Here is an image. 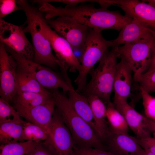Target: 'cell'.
<instances>
[{
  "mask_svg": "<svg viewBox=\"0 0 155 155\" xmlns=\"http://www.w3.org/2000/svg\"><path fill=\"white\" fill-rule=\"evenodd\" d=\"M45 14L46 19L61 16L70 17L89 28L100 32L106 29L121 30L133 20L118 11L96 8L90 5L62 7L51 5Z\"/></svg>",
  "mask_w": 155,
  "mask_h": 155,
  "instance_id": "6da1fadb",
  "label": "cell"
},
{
  "mask_svg": "<svg viewBox=\"0 0 155 155\" xmlns=\"http://www.w3.org/2000/svg\"><path fill=\"white\" fill-rule=\"evenodd\" d=\"M49 91L54 100L55 108L70 131L75 146L106 151V146L93 129L75 111L68 97L59 88Z\"/></svg>",
  "mask_w": 155,
  "mask_h": 155,
  "instance_id": "7a4b0ae2",
  "label": "cell"
},
{
  "mask_svg": "<svg viewBox=\"0 0 155 155\" xmlns=\"http://www.w3.org/2000/svg\"><path fill=\"white\" fill-rule=\"evenodd\" d=\"M16 1L26 16L23 30L31 37L34 53L33 61L53 69L60 67V63L53 54L51 44L41 30L39 19L40 11L26 0Z\"/></svg>",
  "mask_w": 155,
  "mask_h": 155,
  "instance_id": "3957f363",
  "label": "cell"
},
{
  "mask_svg": "<svg viewBox=\"0 0 155 155\" xmlns=\"http://www.w3.org/2000/svg\"><path fill=\"white\" fill-rule=\"evenodd\" d=\"M117 58L113 47L106 52L97 67L92 68L89 72L91 79L83 90V95L86 96L90 95L96 96L107 104L111 102Z\"/></svg>",
  "mask_w": 155,
  "mask_h": 155,
  "instance_id": "277c9868",
  "label": "cell"
},
{
  "mask_svg": "<svg viewBox=\"0 0 155 155\" xmlns=\"http://www.w3.org/2000/svg\"><path fill=\"white\" fill-rule=\"evenodd\" d=\"M112 40H107L102 36L101 32L89 28L87 38L79 61L81 65L78 74L74 81L77 86L76 90L80 93L86 85L87 76L91 69L99 61L109 47Z\"/></svg>",
  "mask_w": 155,
  "mask_h": 155,
  "instance_id": "5b68a950",
  "label": "cell"
},
{
  "mask_svg": "<svg viewBox=\"0 0 155 155\" xmlns=\"http://www.w3.org/2000/svg\"><path fill=\"white\" fill-rule=\"evenodd\" d=\"M41 30L49 41L55 56L60 64V69L62 75L66 80L70 79L67 74L69 69L71 72H78L81 67L79 59L69 42L59 35L46 22L43 13L40 11L39 16Z\"/></svg>",
  "mask_w": 155,
  "mask_h": 155,
  "instance_id": "8992f818",
  "label": "cell"
},
{
  "mask_svg": "<svg viewBox=\"0 0 155 155\" xmlns=\"http://www.w3.org/2000/svg\"><path fill=\"white\" fill-rule=\"evenodd\" d=\"M153 40L113 47L117 58L123 60L131 69L134 80L149 67L152 56Z\"/></svg>",
  "mask_w": 155,
  "mask_h": 155,
  "instance_id": "52a82bcc",
  "label": "cell"
},
{
  "mask_svg": "<svg viewBox=\"0 0 155 155\" xmlns=\"http://www.w3.org/2000/svg\"><path fill=\"white\" fill-rule=\"evenodd\" d=\"M8 52L16 60L17 64L31 73L44 88L50 90L61 88L64 92L74 89L63 77L51 68L25 59L11 49L9 50Z\"/></svg>",
  "mask_w": 155,
  "mask_h": 155,
  "instance_id": "ba28073f",
  "label": "cell"
},
{
  "mask_svg": "<svg viewBox=\"0 0 155 155\" xmlns=\"http://www.w3.org/2000/svg\"><path fill=\"white\" fill-rule=\"evenodd\" d=\"M45 20L51 28L69 42L73 50L80 51L82 53L88 27L67 16Z\"/></svg>",
  "mask_w": 155,
  "mask_h": 155,
  "instance_id": "9c48e42d",
  "label": "cell"
},
{
  "mask_svg": "<svg viewBox=\"0 0 155 155\" xmlns=\"http://www.w3.org/2000/svg\"><path fill=\"white\" fill-rule=\"evenodd\" d=\"M0 41L5 46L22 57L33 61V46L25 34L23 26L16 25L0 18Z\"/></svg>",
  "mask_w": 155,
  "mask_h": 155,
  "instance_id": "30bf717a",
  "label": "cell"
},
{
  "mask_svg": "<svg viewBox=\"0 0 155 155\" xmlns=\"http://www.w3.org/2000/svg\"><path fill=\"white\" fill-rule=\"evenodd\" d=\"M17 63L0 42V96L9 103L13 102L17 94Z\"/></svg>",
  "mask_w": 155,
  "mask_h": 155,
  "instance_id": "8fae6325",
  "label": "cell"
},
{
  "mask_svg": "<svg viewBox=\"0 0 155 155\" xmlns=\"http://www.w3.org/2000/svg\"><path fill=\"white\" fill-rule=\"evenodd\" d=\"M48 138L46 141L59 155H72L75 144L69 129L55 108L49 127Z\"/></svg>",
  "mask_w": 155,
  "mask_h": 155,
  "instance_id": "7c38bea8",
  "label": "cell"
},
{
  "mask_svg": "<svg viewBox=\"0 0 155 155\" xmlns=\"http://www.w3.org/2000/svg\"><path fill=\"white\" fill-rule=\"evenodd\" d=\"M120 7L126 16L135 19L147 28L155 31V7L142 1L136 0H108Z\"/></svg>",
  "mask_w": 155,
  "mask_h": 155,
  "instance_id": "4fadbf2b",
  "label": "cell"
},
{
  "mask_svg": "<svg viewBox=\"0 0 155 155\" xmlns=\"http://www.w3.org/2000/svg\"><path fill=\"white\" fill-rule=\"evenodd\" d=\"M13 106L20 117L48 131L55 109L53 98L44 104L31 108L25 107L16 103H13Z\"/></svg>",
  "mask_w": 155,
  "mask_h": 155,
  "instance_id": "5bb4252c",
  "label": "cell"
},
{
  "mask_svg": "<svg viewBox=\"0 0 155 155\" xmlns=\"http://www.w3.org/2000/svg\"><path fill=\"white\" fill-rule=\"evenodd\" d=\"M155 37V31L145 26L138 20L133 19L121 30L118 36L112 40L111 47L119 45L146 42Z\"/></svg>",
  "mask_w": 155,
  "mask_h": 155,
  "instance_id": "9a60e30c",
  "label": "cell"
},
{
  "mask_svg": "<svg viewBox=\"0 0 155 155\" xmlns=\"http://www.w3.org/2000/svg\"><path fill=\"white\" fill-rule=\"evenodd\" d=\"M113 103L123 115L129 128L135 137L141 138L151 136L148 118L136 111L127 101H118Z\"/></svg>",
  "mask_w": 155,
  "mask_h": 155,
  "instance_id": "2e32d148",
  "label": "cell"
},
{
  "mask_svg": "<svg viewBox=\"0 0 155 155\" xmlns=\"http://www.w3.org/2000/svg\"><path fill=\"white\" fill-rule=\"evenodd\" d=\"M105 142L108 151L115 155H142L144 151L135 137L128 133L109 131Z\"/></svg>",
  "mask_w": 155,
  "mask_h": 155,
  "instance_id": "e0dca14e",
  "label": "cell"
},
{
  "mask_svg": "<svg viewBox=\"0 0 155 155\" xmlns=\"http://www.w3.org/2000/svg\"><path fill=\"white\" fill-rule=\"evenodd\" d=\"M132 70L123 59L118 63L113 84L114 96L113 102L127 101L131 95Z\"/></svg>",
  "mask_w": 155,
  "mask_h": 155,
  "instance_id": "ac0fdd59",
  "label": "cell"
},
{
  "mask_svg": "<svg viewBox=\"0 0 155 155\" xmlns=\"http://www.w3.org/2000/svg\"><path fill=\"white\" fill-rule=\"evenodd\" d=\"M86 97L92 111L96 133L104 143L109 132L108 124L106 120V106L96 96L90 95Z\"/></svg>",
  "mask_w": 155,
  "mask_h": 155,
  "instance_id": "d6986e66",
  "label": "cell"
},
{
  "mask_svg": "<svg viewBox=\"0 0 155 155\" xmlns=\"http://www.w3.org/2000/svg\"><path fill=\"white\" fill-rule=\"evenodd\" d=\"M67 92L69 101L75 111L96 133L92 111L87 97L74 89Z\"/></svg>",
  "mask_w": 155,
  "mask_h": 155,
  "instance_id": "ffe728a7",
  "label": "cell"
},
{
  "mask_svg": "<svg viewBox=\"0 0 155 155\" xmlns=\"http://www.w3.org/2000/svg\"><path fill=\"white\" fill-rule=\"evenodd\" d=\"M17 64L16 71L17 93L25 92H42L47 90L40 85L31 73Z\"/></svg>",
  "mask_w": 155,
  "mask_h": 155,
  "instance_id": "44dd1931",
  "label": "cell"
},
{
  "mask_svg": "<svg viewBox=\"0 0 155 155\" xmlns=\"http://www.w3.org/2000/svg\"><path fill=\"white\" fill-rule=\"evenodd\" d=\"M53 98L48 90L42 92H22L17 93L13 102L29 108L44 104Z\"/></svg>",
  "mask_w": 155,
  "mask_h": 155,
  "instance_id": "7402d4cb",
  "label": "cell"
},
{
  "mask_svg": "<svg viewBox=\"0 0 155 155\" xmlns=\"http://www.w3.org/2000/svg\"><path fill=\"white\" fill-rule=\"evenodd\" d=\"M10 122L0 123V142L1 144L23 142L24 123Z\"/></svg>",
  "mask_w": 155,
  "mask_h": 155,
  "instance_id": "603a6c76",
  "label": "cell"
},
{
  "mask_svg": "<svg viewBox=\"0 0 155 155\" xmlns=\"http://www.w3.org/2000/svg\"><path fill=\"white\" fill-rule=\"evenodd\" d=\"M106 119L109 131L117 133H128L129 127L123 115L111 102L107 104Z\"/></svg>",
  "mask_w": 155,
  "mask_h": 155,
  "instance_id": "cb8c5ba5",
  "label": "cell"
},
{
  "mask_svg": "<svg viewBox=\"0 0 155 155\" xmlns=\"http://www.w3.org/2000/svg\"><path fill=\"white\" fill-rule=\"evenodd\" d=\"M41 143L26 141L1 144L0 155H26Z\"/></svg>",
  "mask_w": 155,
  "mask_h": 155,
  "instance_id": "d4e9b609",
  "label": "cell"
},
{
  "mask_svg": "<svg viewBox=\"0 0 155 155\" xmlns=\"http://www.w3.org/2000/svg\"><path fill=\"white\" fill-rule=\"evenodd\" d=\"M48 138L47 131L41 127L29 122L24 123L23 141H30L40 143Z\"/></svg>",
  "mask_w": 155,
  "mask_h": 155,
  "instance_id": "484cf974",
  "label": "cell"
},
{
  "mask_svg": "<svg viewBox=\"0 0 155 155\" xmlns=\"http://www.w3.org/2000/svg\"><path fill=\"white\" fill-rule=\"evenodd\" d=\"M18 112L9 103L0 98V123L22 122Z\"/></svg>",
  "mask_w": 155,
  "mask_h": 155,
  "instance_id": "4316f807",
  "label": "cell"
},
{
  "mask_svg": "<svg viewBox=\"0 0 155 155\" xmlns=\"http://www.w3.org/2000/svg\"><path fill=\"white\" fill-rule=\"evenodd\" d=\"M141 87L149 93L155 92V69L147 71L134 80Z\"/></svg>",
  "mask_w": 155,
  "mask_h": 155,
  "instance_id": "83f0119b",
  "label": "cell"
},
{
  "mask_svg": "<svg viewBox=\"0 0 155 155\" xmlns=\"http://www.w3.org/2000/svg\"><path fill=\"white\" fill-rule=\"evenodd\" d=\"M139 89L146 116L155 121V97L150 95L141 87Z\"/></svg>",
  "mask_w": 155,
  "mask_h": 155,
  "instance_id": "f1b7e54d",
  "label": "cell"
},
{
  "mask_svg": "<svg viewBox=\"0 0 155 155\" xmlns=\"http://www.w3.org/2000/svg\"><path fill=\"white\" fill-rule=\"evenodd\" d=\"M21 10L15 0H0V18H3L16 11Z\"/></svg>",
  "mask_w": 155,
  "mask_h": 155,
  "instance_id": "f546056e",
  "label": "cell"
},
{
  "mask_svg": "<svg viewBox=\"0 0 155 155\" xmlns=\"http://www.w3.org/2000/svg\"><path fill=\"white\" fill-rule=\"evenodd\" d=\"M72 155H115L109 151L96 148L75 146Z\"/></svg>",
  "mask_w": 155,
  "mask_h": 155,
  "instance_id": "4dcf8cb0",
  "label": "cell"
},
{
  "mask_svg": "<svg viewBox=\"0 0 155 155\" xmlns=\"http://www.w3.org/2000/svg\"><path fill=\"white\" fill-rule=\"evenodd\" d=\"M135 138L138 144L145 151L155 153V138L151 136L141 138L135 137Z\"/></svg>",
  "mask_w": 155,
  "mask_h": 155,
  "instance_id": "1f68e13d",
  "label": "cell"
},
{
  "mask_svg": "<svg viewBox=\"0 0 155 155\" xmlns=\"http://www.w3.org/2000/svg\"><path fill=\"white\" fill-rule=\"evenodd\" d=\"M26 155H55V154L47 149L42 146V144L41 143Z\"/></svg>",
  "mask_w": 155,
  "mask_h": 155,
  "instance_id": "d6a6232c",
  "label": "cell"
},
{
  "mask_svg": "<svg viewBox=\"0 0 155 155\" xmlns=\"http://www.w3.org/2000/svg\"><path fill=\"white\" fill-rule=\"evenodd\" d=\"M155 69V37L152 44V56L150 63L147 71H150Z\"/></svg>",
  "mask_w": 155,
  "mask_h": 155,
  "instance_id": "836d02e7",
  "label": "cell"
},
{
  "mask_svg": "<svg viewBox=\"0 0 155 155\" xmlns=\"http://www.w3.org/2000/svg\"><path fill=\"white\" fill-rule=\"evenodd\" d=\"M148 127L151 132L153 133V137L155 138V121L148 119Z\"/></svg>",
  "mask_w": 155,
  "mask_h": 155,
  "instance_id": "e575fe53",
  "label": "cell"
},
{
  "mask_svg": "<svg viewBox=\"0 0 155 155\" xmlns=\"http://www.w3.org/2000/svg\"><path fill=\"white\" fill-rule=\"evenodd\" d=\"M144 2L147 1L148 2L149 5L155 7V0H146L142 1Z\"/></svg>",
  "mask_w": 155,
  "mask_h": 155,
  "instance_id": "d590c367",
  "label": "cell"
},
{
  "mask_svg": "<svg viewBox=\"0 0 155 155\" xmlns=\"http://www.w3.org/2000/svg\"><path fill=\"white\" fill-rule=\"evenodd\" d=\"M142 155H155V153L148 152L144 151Z\"/></svg>",
  "mask_w": 155,
  "mask_h": 155,
  "instance_id": "8d00e7d4",
  "label": "cell"
}]
</instances>
